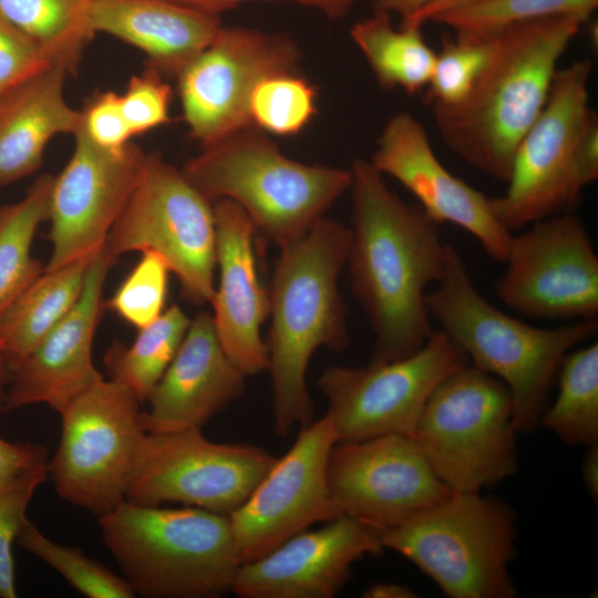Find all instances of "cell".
I'll list each match as a JSON object with an SVG mask.
<instances>
[{"mask_svg":"<svg viewBox=\"0 0 598 598\" xmlns=\"http://www.w3.org/2000/svg\"><path fill=\"white\" fill-rule=\"evenodd\" d=\"M351 173V290L375 336L370 362L399 360L433 332L425 296L443 275L446 244L440 225L394 194L370 161L355 159Z\"/></svg>","mask_w":598,"mask_h":598,"instance_id":"obj_1","label":"cell"},{"mask_svg":"<svg viewBox=\"0 0 598 598\" xmlns=\"http://www.w3.org/2000/svg\"><path fill=\"white\" fill-rule=\"evenodd\" d=\"M587 20L555 16L492 33V59L467 97L455 105H430L445 145L476 169L507 182L518 145L546 104L558 62Z\"/></svg>","mask_w":598,"mask_h":598,"instance_id":"obj_2","label":"cell"},{"mask_svg":"<svg viewBox=\"0 0 598 598\" xmlns=\"http://www.w3.org/2000/svg\"><path fill=\"white\" fill-rule=\"evenodd\" d=\"M350 241V228L321 217L280 248L268 290L270 326L265 341L278 436L313 421L306 374L315 351L320 347L342 351L349 344L339 276Z\"/></svg>","mask_w":598,"mask_h":598,"instance_id":"obj_3","label":"cell"},{"mask_svg":"<svg viewBox=\"0 0 598 598\" xmlns=\"http://www.w3.org/2000/svg\"><path fill=\"white\" fill-rule=\"evenodd\" d=\"M425 302L430 317L461 347L470 364L506 384L512 423L523 434L540 425L563 358L598 330L597 319L539 328L503 312L478 291L451 244H446L443 275Z\"/></svg>","mask_w":598,"mask_h":598,"instance_id":"obj_4","label":"cell"},{"mask_svg":"<svg viewBox=\"0 0 598 598\" xmlns=\"http://www.w3.org/2000/svg\"><path fill=\"white\" fill-rule=\"evenodd\" d=\"M99 526L122 576L143 597L218 598L240 566L228 515L125 499Z\"/></svg>","mask_w":598,"mask_h":598,"instance_id":"obj_5","label":"cell"},{"mask_svg":"<svg viewBox=\"0 0 598 598\" xmlns=\"http://www.w3.org/2000/svg\"><path fill=\"white\" fill-rule=\"evenodd\" d=\"M182 172L210 202L237 203L279 248L306 234L352 184L351 171L296 162L254 125L203 147Z\"/></svg>","mask_w":598,"mask_h":598,"instance_id":"obj_6","label":"cell"},{"mask_svg":"<svg viewBox=\"0 0 598 598\" xmlns=\"http://www.w3.org/2000/svg\"><path fill=\"white\" fill-rule=\"evenodd\" d=\"M383 548L413 563L452 598H514L508 566L515 513L480 492H452L398 527L380 533Z\"/></svg>","mask_w":598,"mask_h":598,"instance_id":"obj_7","label":"cell"},{"mask_svg":"<svg viewBox=\"0 0 598 598\" xmlns=\"http://www.w3.org/2000/svg\"><path fill=\"white\" fill-rule=\"evenodd\" d=\"M516 433L506 384L468 363L435 386L412 437L448 488L475 493L515 474Z\"/></svg>","mask_w":598,"mask_h":598,"instance_id":"obj_8","label":"cell"},{"mask_svg":"<svg viewBox=\"0 0 598 598\" xmlns=\"http://www.w3.org/2000/svg\"><path fill=\"white\" fill-rule=\"evenodd\" d=\"M104 249L115 261L126 252L154 251L177 277L186 300L204 305L214 298V205L182 169L156 153H146L138 181Z\"/></svg>","mask_w":598,"mask_h":598,"instance_id":"obj_9","label":"cell"},{"mask_svg":"<svg viewBox=\"0 0 598 598\" xmlns=\"http://www.w3.org/2000/svg\"><path fill=\"white\" fill-rule=\"evenodd\" d=\"M140 403L103 378L59 412L61 439L48 477L62 499L97 517L125 501L145 434Z\"/></svg>","mask_w":598,"mask_h":598,"instance_id":"obj_10","label":"cell"},{"mask_svg":"<svg viewBox=\"0 0 598 598\" xmlns=\"http://www.w3.org/2000/svg\"><path fill=\"white\" fill-rule=\"evenodd\" d=\"M589 60H577L555 73L546 104L515 153L504 195L489 197L496 219L508 231L568 213L582 188L577 150L596 114L589 104Z\"/></svg>","mask_w":598,"mask_h":598,"instance_id":"obj_11","label":"cell"},{"mask_svg":"<svg viewBox=\"0 0 598 598\" xmlns=\"http://www.w3.org/2000/svg\"><path fill=\"white\" fill-rule=\"evenodd\" d=\"M470 363L466 353L443 330H433L423 347L405 358L367 367L328 365L318 388L337 442L381 435L412 436L435 386Z\"/></svg>","mask_w":598,"mask_h":598,"instance_id":"obj_12","label":"cell"},{"mask_svg":"<svg viewBox=\"0 0 598 598\" xmlns=\"http://www.w3.org/2000/svg\"><path fill=\"white\" fill-rule=\"evenodd\" d=\"M276 461L252 444L209 441L200 429L145 432L125 499L147 506L181 503L229 515Z\"/></svg>","mask_w":598,"mask_h":598,"instance_id":"obj_13","label":"cell"},{"mask_svg":"<svg viewBox=\"0 0 598 598\" xmlns=\"http://www.w3.org/2000/svg\"><path fill=\"white\" fill-rule=\"evenodd\" d=\"M495 292L516 313L544 320L598 316V256L582 220L557 214L512 235Z\"/></svg>","mask_w":598,"mask_h":598,"instance_id":"obj_14","label":"cell"},{"mask_svg":"<svg viewBox=\"0 0 598 598\" xmlns=\"http://www.w3.org/2000/svg\"><path fill=\"white\" fill-rule=\"evenodd\" d=\"M300 53L287 35L223 28L176 75L183 117L202 148L251 126L250 96L264 79L298 72Z\"/></svg>","mask_w":598,"mask_h":598,"instance_id":"obj_15","label":"cell"},{"mask_svg":"<svg viewBox=\"0 0 598 598\" xmlns=\"http://www.w3.org/2000/svg\"><path fill=\"white\" fill-rule=\"evenodd\" d=\"M337 434L326 413L300 427L251 495L228 515L241 564L256 560L316 523L340 516L327 467Z\"/></svg>","mask_w":598,"mask_h":598,"instance_id":"obj_16","label":"cell"},{"mask_svg":"<svg viewBox=\"0 0 598 598\" xmlns=\"http://www.w3.org/2000/svg\"><path fill=\"white\" fill-rule=\"evenodd\" d=\"M327 476L342 514L379 533L400 526L453 492L434 473L413 437L403 434L337 442Z\"/></svg>","mask_w":598,"mask_h":598,"instance_id":"obj_17","label":"cell"},{"mask_svg":"<svg viewBox=\"0 0 598 598\" xmlns=\"http://www.w3.org/2000/svg\"><path fill=\"white\" fill-rule=\"evenodd\" d=\"M73 153L54 176L48 219L52 251L44 270L93 257L128 200L146 153L134 143L106 150L92 142L81 124Z\"/></svg>","mask_w":598,"mask_h":598,"instance_id":"obj_18","label":"cell"},{"mask_svg":"<svg viewBox=\"0 0 598 598\" xmlns=\"http://www.w3.org/2000/svg\"><path fill=\"white\" fill-rule=\"evenodd\" d=\"M370 162L408 189L433 221L463 228L492 259L505 262L512 233L496 219L489 197L440 162L426 128L414 115L402 111L388 120Z\"/></svg>","mask_w":598,"mask_h":598,"instance_id":"obj_19","label":"cell"},{"mask_svg":"<svg viewBox=\"0 0 598 598\" xmlns=\"http://www.w3.org/2000/svg\"><path fill=\"white\" fill-rule=\"evenodd\" d=\"M383 549L378 530L341 514L241 564L230 591L241 598H332L349 580L355 561Z\"/></svg>","mask_w":598,"mask_h":598,"instance_id":"obj_20","label":"cell"},{"mask_svg":"<svg viewBox=\"0 0 598 598\" xmlns=\"http://www.w3.org/2000/svg\"><path fill=\"white\" fill-rule=\"evenodd\" d=\"M113 264L103 246L90 262L75 305L10 374L4 412L40 403L60 412L103 379L93 362V342Z\"/></svg>","mask_w":598,"mask_h":598,"instance_id":"obj_21","label":"cell"},{"mask_svg":"<svg viewBox=\"0 0 598 598\" xmlns=\"http://www.w3.org/2000/svg\"><path fill=\"white\" fill-rule=\"evenodd\" d=\"M216 265L219 285L212 300L220 343L233 363L247 377L268 369V352L260 328L269 317V292L256 266V227L235 202L214 204Z\"/></svg>","mask_w":598,"mask_h":598,"instance_id":"obj_22","label":"cell"},{"mask_svg":"<svg viewBox=\"0 0 598 598\" xmlns=\"http://www.w3.org/2000/svg\"><path fill=\"white\" fill-rule=\"evenodd\" d=\"M246 375L226 354L213 315L193 320L142 412L145 432L200 429L218 412L243 396Z\"/></svg>","mask_w":598,"mask_h":598,"instance_id":"obj_23","label":"cell"},{"mask_svg":"<svg viewBox=\"0 0 598 598\" xmlns=\"http://www.w3.org/2000/svg\"><path fill=\"white\" fill-rule=\"evenodd\" d=\"M93 32L141 50L148 68L177 75L221 29L218 14L172 0H91Z\"/></svg>","mask_w":598,"mask_h":598,"instance_id":"obj_24","label":"cell"},{"mask_svg":"<svg viewBox=\"0 0 598 598\" xmlns=\"http://www.w3.org/2000/svg\"><path fill=\"white\" fill-rule=\"evenodd\" d=\"M68 74L52 64L0 99V186L34 173L49 142L79 128L81 111L64 97Z\"/></svg>","mask_w":598,"mask_h":598,"instance_id":"obj_25","label":"cell"},{"mask_svg":"<svg viewBox=\"0 0 598 598\" xmlns=\"http://www.w3.org/2000/svg\"><path fill=\"white\" fill-rule=\"evenodd\" d=\"M93 257L44 270L0 313V344L10 374L75 305Z\"/></svg>","mask_w":598,"mask_h":598,"instance_id":"obj_26","label":"cell"},{"mask_svg":"<svg viewBox=\"0 0 598 598\" xmlns=\"http://www.w3.org/2000/svg\"><path fill=\"white\" fill-rule=\"evenodd\" d=\"M350 33L382 87L401 89L408 94L425 90L436 52L426 43L421 28L395 29L390 13L375 10L355 22Z\"/></svg>","mask_w":598,"mask_h":598,"instance_id":"obj_27","label":"cell"},{"mask_svg":"<svg viewBox=\"0 0 598 598\" xmlns=\"http://www.w3.org/2000/svg\"><path fill=\"white\" fill-rule=\"evenodd\" d=\"M91 0H0V16L54 64L74 73L93 39Z\"/></svg>","mask_w":598,"mask_h":598,"instance_id":"obj_28","label":"cell"},{"mask_svg":"<svg viewBox=\"0 0 598 598\" xmlns=\"http://www.w3.org/2000/svg\"><path fill=\"white\" fill-rule=\"evenodd\" d=\"M53 178L39 176L21 199L0 208V313L44 271L32 244L48 220Z\"/></svg>","mask_w":598,"mask_h":598,"instance_id":"obj_29","label":"cell"},{"mask_svg":"<svg viewBox=\"0 0 598 598\" xmlns=\"http://www.w3.org/2000/svg\"><path fill=\"white\" fill-rule=\"evenodd\" d=\"M189 324L186 313L173 305L155 321L138 329L130 346L112 343L103 358L110 379L140 402L147 400L175 357Z\"/></svg>","mask_w":598,"mask_h":598,"instance_id":"obj_30","label":"cell"},{"mask_svg":"<svg viewBox=\"0 0 598 598\" xmlns=\"http://www.w3.org/2000/svg\"><path fill=\"white\" fill-rule=\"evenodd\" d=\"M556 377L558 394L540 425L568 445L598 444V343L567 353Z\"/></svg>","mask_w":598,"mask_h":598,"instance_id":"obj_31","label":"cell"},{"mask_svg":"<svg viewBox=\"0 0 598 598\" xmlns=\"http://www.w3.org/2000/svg\"><path fill=\"white\" fill-rule=\"evenodd\" d=\"M18 545L60 574L81 595L89 598H133L135 592L123 576L85 555L80 548L59 544L45 536L29 518Z\"/></svg>","mask_w":598,"mask_h":598,"instance_id":"obj_32","label":"cell"},{"mask_svg":"<svg viewBox=\"0 0 598 598\" xmlns=\"http://www.w3.org/2000/svg\"><path fill=\"white\" fill-rule=\"evenodd\" d=\"M316 86L298 72L270 75L250 96L252 125L278 136L297 135L316 115Z\"/></svg>","mask_w":598,"mask_h":598,"instance_id":"obj_33","label":"cell"},{"mask_svg":"<svg viewBox=\"0 0 598 598\" xmlns=\"http://www.w3.org/2000/svg\"><path fill=\"white\" fill-rule=\"evenodd\" d=\"M598 0H485L436 17L454 33L489 34L514 23L555 16L589 18Z\"/></svg>","mask_w":598,"mask_h":598,"instance_id":"obj_34","label":"cell"},{"mask_svg":"<svg viewBox=\"0 0 598 598\" xmlns=\"http://www.w3.org/2000/svg\"><path fill=\"white\" fill-rule=\"evenodd\" d=\"M494 35L455 33L445 39L436 53L424 101L455 105L464 101L483 73L494 52Z\"/></svg>","mask_w":598,"mask_h":598,"instance_id":"obj_35","label":"cell"},{"mask_svg":"<svg viewBox=\"0 0 598 598\" xmlns=\"http://www.w3.org/2000/svg\"><path fill=\"white\" fill-rule=\"evenodd\" d=\"M112 298L106 302L127 323L137 329L155 321L165 308L168 274L166 261L147 250Z\"/></svg>","mask_w":598,"mask_h":598,"instance_id":"obj_36","label":"cell"},{"mask_svg":"<svg viewBox=\"0 0 598 598\" xmlns=\"http://www.w3.org/2000/svg\"><path fill=\"white\" fill-rule=\"evenodd\" d=\"M48 478L39 467L0 492V598H16L12 547L27 522V509L37 488Z\"/></svg>","mask_w":598,"mask_h":598,"instance_id":"obj_37","label":"cell"},{"mask_svg":"<svg viewBox=\"0 0 598 598\" xmlns=\"http://www.w3.org/2000/svg\"><path fill=\"white\" fill-rule=\"evenodd\" d=\"M121 104L133 136L144 134L171 122L172 89L155 70L130 79Z\"/></svg>","mask_w":598,"mask_h":598,"instance_id":"obj_38","label":"cell"},{"mask_svg":"<svg viewBox=\"0 0 598 598\" xmlns=\"http://www.w3.org/2000/svg\"><path fill=\"white\" fill-rule=\"evenodd\" d=\"M50 65L44 53L0 16V99Z\"/></svg>","mask_w":598,"mask_h":598,"instance_id":"obj_39","label":"cell"},{"mask_svg":"<svg viewBox=\"0 0 598 598\" xmlns=\"http://www.w3.org/2000/svg\"><path fill=\"white\" fill-rule=\"evenodd\" d=\"M81 127L92 142L106 150H121L133 137L121 96L113 91L101 92L91 99L81 111Z\"/></svg>","mask_w":598,"mask_h":598,"instance_id":"obj_40","label":"cell"},{"mask_svg":"<svg viewBox=\"0 0 598 598\" xmlns=\"http://www.w3.org/2000/svg\"><path fill=\"white\" fill-rule=\"evenodd\" d=\"M49 453L40 444L10 442L0 436V492L30 472L48 465Z\"/></svg>","mask_w":598,"mask_h":598,"instance_id":"obj_41","label":"cell"},{"mask_svg":"<svg viewBox=\"0 0 598 598\" xmlns=\"http://www.w3.org/2000/svg\"><path fill=\"white\" fill-rule=\"evenodd\" d=\"M208 13L218 14L251 0H172ZM315 8L328 18L338 19L348 13L358 0H286Z\"/></svg>","mask_w":598,"mask_h":598,"instance_id":"obj_42","label":"cell"},{"mask_svg":"<svg viewBox=\"0 0 598 598\" xmlns=\"http://www.w3.org/2000/svg\"><path fill=\"white\" fill-rule=\"evenodd\" d=\"M485 0H430L421 10L411 18L401 22V25H412L422 28L423 24L432 22L436 17L462 9Z\"/></svg>","mask_w":598,"mask_h":598,"instance_id":"obj_43","label":"cell"},{"mask_svg":"<svg viewBox=\"0 0 598 598\" xmlns=\"http://www.w3.org/2000/svg\"><path fill=\"white\" fill-rule=\"evenodd\" d=\"M581 477L584 485L591 496L597 502L598 499V444L587 447V452L582 458Z\"/></svg>","mask_w":598,"mask_h":598,"instance_id":"obj_44","label":"cell"},{"mask_svg":"<svg viewBox=\"0 0 598 598\" xmlns=\"http://www.w3.org/2000/svg\"><path fill=\"white\" fill-rule=\"evenodd\" d=\"M374 9L386 13H398L401 22L411 18L430 0H373Z\"/></svg>","mask_w":598,"mask_h":598,"instance_id":"obj_45","label":"cell"},{"mask_svg":"<svg viewBox=\"0 0 598 598\" xmlns=\"http://www.w3.org/2000/svg\"><path fill=\"white\" fill-rule=\"evenodd\" d=\"M364 598H415L416 592L410 587L394 582H379L362 592Z\"/></svg>","mask_w":598,"mask_h":598,"instance_id":"obj_46","label":"cell"},{"mask_svg":"<svg viewBox=\"0 0 598 598\" xmlns=\"http://www.w3.org/2000/svg\"><path fill=\"white\" fill-rule=\"evenodd\" d=\"M10 371L8 369L3 351L0 344V414L4 412V395L9 383Z\"/></svg>","mask_w":598,"mask_h":598,"instance_id":"obj_47","label":"cell"}]
</instances>
